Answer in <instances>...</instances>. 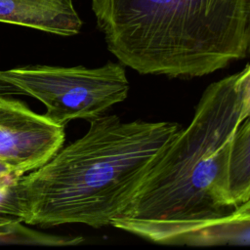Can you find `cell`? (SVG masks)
<instances>
[{
	"label": "cell",
	"mask_w": 250,
	"mask_h": 250,
	"mask_svg": "<svg viewBox=\"0 0 250 250\" xmlns=\"http://www.w3.org/2000/svg\"><path fill=\"white\" fill-rule=\"evenodd\" d=\"M15 185L20 220L51 228L110 226L181 126L170 121H123L102 115Z\"/></svg>",
	"instance_id": "1"
},
{
	"label": "cell",
	"mask_w": 250,
	"mask_h": 250,
	"mask_svg": "<svg viewBox=\"0 0 250 250\" xmlns=\"http://www.w3.org/2000/svg\"><path fill=\"white\" fill-rule=\"evenodd\" d=\"M236 73L211 83L189 124L180 129L111 227L174 245L192 227L229 213V168L240 122Z\"/></svg>",
	"instance_id": "2"
},
{
	"label": "cell",
	"mask_w": 250,
	"mask_h": 250,
	"mask_svg": "<svg viewBox=\"0 0 250 250\" xmlns=\"http://www.w3.org/2000/svg\"><path fill=\"white\" fill-rule=\"evenodd\" d=\"M108 51L141 74L208 75L250 54V0H92Z\"/></svg>",
	"instance_id": "3"
},
{
	"label": "cell",
	"mask_w": 250,
	"mask_h": 250,
	"mask_svg": "<svg viewBox=\"0 0 250 250\" xmlns=\"http://www.w3.org/2000/svg\"><path fill=\"white\" fill-rule=\"evenodd\" d=\"M0 78L41 102L44 115L62 127L105 114L126 100L130 88L125 66L111 62L99 67L25 65L0 70Z\"/></svg>",
	"instance_id": "4"
},
{
	"label": "cell",
	"mask_w": 250,
	"mask_h": 250,
	"mask_svg": "<svg viewBox=\"0 0 250 250\" xmlns=\"http://www.w3.org/2000/svg\"><path fill=\"white\" fill-rule=\"evenodd\" d=\"M64 127L11 96L0 97V162L24 174L48 162L63 146Z\"/></svg>",
	"instance_id": "5"
},
{
	"label": "cell",
	"mask_w": 250,
	"mask_h": 250,
	"mask_svg": "<svg viewBox=\"0 0 250 250\" xmlns=\"http://www.w3.org/2000/svg\"><path fill=\"white\" fill-rule=\"evenodd\" d=\"M0 22L61 36L76 35L82 26L71 0H0Z\"/></svg>",
	"instance_id": "6"
},
{
	"label": "cell",
	"mask_w": 250,
	"mask_h": 250,
	"mask_svg": "<svg viewBox=\"0 0 250 250\" xmlns=\"http://www.w3.org/2000/svg\"><path fill=\"white\" fill-rule=\"evenodd\" d=\"M250 244V221H239L226 215L198 224L183 233L174 245L214 246Z\"/></svg>",
	"instance_id": "7"
},
{
	"label": "cell",
	"mask_w": 250,
	"mask_h": 250,
	"mask_svg": "<svg viewBox=\"0 0 250 250\" xmlns=\"http://www.w3.org/2000/svg\"><path fill=\"white\" fill-rule=\"evenodd\" d=\"M229 189L234 208L250 197V116L239 124L232 139Z\"/></svg>",
	"instance_id": "8"
},
{
	"label": "cell",
	"mask_w": 250,
	"mask_h": 250,
	"mask_svg": "<svg viewBox=\"0 0 250 250\" xmlns=\"http://www.w3.org/2000/svg\"><path fill=\"white\" fill-rule=\"evenodd\" d=\"M83 241L82 236L46 233L26 227L15 217L0 216V245L63 247L78 245Z\"/></svg>",
	"instance_id": "9"
},
{
	"label": "cell",
	"mask_w": 250,
	"mask_h": 250,
	"mask_svg": "<svg viewBox=\"0 0 250 250\" xmlns=\"http://www.w3.org/2000/svg\"><path fill=\"white\" fill-rule=\"evenodd\" d=\"M235 88L240 100V122L250 116V63L236 73Z\"/></svg>",
	"instance_id": "10"
},
{
	"label": "cell",
	"mask_w": 250,
	"mask_h": 250,
	"mask_svg": "<svg viewBox=\"0 0 250 250\" xmlns=\"http://www.w3.org/2000/svg\"><path fill=\"white\" fill-rule=\"evenodd\" d=\"M18 180L0 183V216H10L20 220L21 212L15 190V185Z\"/></svg>",
	"instance_id": "11"
},
{
	"label": "cell",
	"mask_w": 250,
	"mask_h": 250,
	"mask_svg": "<svg viewBox=\"0 0 250 250\" xmlns=\"http://www.w3.org/2000/svg\"><path fill=\"white\" fill-rule=\"evenodd\" d=\"M226 216L232 220L239 221H250V197L241 205L233 208Z\"/></svg>",
	"instance_id": "12"
},
{
	"label": "cell",
	"mask_w": 250,
	"mask_h": 250,
	"mask_svg": "<svg viewBox=\"0 0 250 250\" xmlns=\"http://www.w3.org/2000/svg\"><path fill=\"white\" fill-rule=\"evenodd\" d=\"M22 173L17 171L11 166L0 162V183H9L17 181Z\"/></svg>",
	"instance_id": "13"
},
{
	"label": "cell",
	"mask_w": 250,
	"mask_h": 250,
	"mask_svg": "<svg viewBox=\"0 0 250 250\" xmlns=\"http://www.w3.org/2000/svg\"><path fill=\"white\" fill-rule=\"evenodd\" d=\"M24 93L12 83L0 78V97L2 96H21Z\"/></svg>",
	"instance_id": "14"
}]
</instances>
